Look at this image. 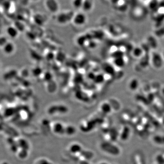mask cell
Segmentation results:
<instances>
[{
  "mask_svg": "<svg viewBox=\"0 0 164 164\" xmlns=\"http://www.w3.org/2000/svg\"><path fill=\"white\" fill-rule=\"evenodd\" d=\"M101 148L104 151L107 153V154L110 155H118L120 154V153L112 150L118 149L119 148L117 147L116 145L112 144L110 142H105L104 144H102Z\"/></svg>",
  "mask_w": 164,
  "mask_h": 164,
  "instance_id": "obj_1",
  "label": "cell"
},
{
  "mask_svg": "<svg viewBox=\"0 0 164 164\" xmlns=\"http://www.w3.org/2000/svg\"><path fill=\"white\" fill-rule=\"evenodd\" d=\"M73 22L77 26L84 25L87 21V16L84 13L81 12L75 14L73 16Z\"/></svg>",
  "mask_w": 164,
  "mask_h": 164,
  "instance_id": "obj_2",
  "label": "cell"
},
{
  "mask_svg": "<svg viewBox=\"0 0 164 164\" xmlns=\"http://www.w3.org/2000/svg\"><path fill=\"white\" fill-rule=\"evenodd\" d=\"M45 6L51 12H56L59 8V5L56 0H46Z\"/></svg>",
  "mask_w": 164,
  "mask_h": 164,
  "instance_id": "obj_3",
  "label": "cell"
},
{
  "mask_svg": "<svg viewBox=\"0 0 164 164\" xmlns=\"http://www.w3.org/2000/svg\"><path fill=\"white\" fill-rule=\"evenodd\" d=\"M65 126L63 124L58 122L55 123L53 127V131L55 134L61 135L65 134Z\"/></svg>",
  "mask_w": 164,
  "mask_h": 164,
  "instance_id": "obj_4",
  "label": "cell"
},
{
  "mask_svg": "<svg viewBox=\"0 0 164 164\" xmlns=\"http://www.w3.org/2000/svg\"><path fill=\"white\" fill-rule=\"evenodd\" d=\"M82 148L81 144L78 143H73L71 144L69 148V151L72 154L79 153L82 151Z\"/></svg>",
  "mask_w": 164,
  "mask_h": 164,
  "instance_id": "obj_5",
  "label": "cell"
},
{
  "mask_svg": "<svg viewBox=\"0 0 164 164\" xmlns=\"http://www.w3.org/2000/svg\"><path fill=\"white\" fill-rule=\"evenodd\" d=\"M14 49V46L12 42H7L3 47L4 52L7 54H10L13 53Z\"/></svg>",
  "mask_w": 164,
  "mask_h": 164,
  "instance_id": "obj_6",
  "label": "cell"
},
{
  "mask_svg": "<svg viewBox=\"0 0 164 164\" xmlns=\"http://www.w3.org/2000/svg\"><path fill=\"white\" fill-rule=\"evenodd\" d=\"M7 33L11 38H15L18 36V30L13 27H9L7 29Z\"/></svg>",
  "mask_w": 164,
  "mask_h": 164,
  "instance_id": "obj_7",
  "label": "cell"
},
{
  "mask_svg": "<svg viewBox=\"0 0 164 164\" xmlns=\"http://www.w3.org/2000/svg\"><path fill=\"white\" fill-rule=\"evenodd\" d=\"M76 132L75 128V127L71 126H68L65 128V133L68 136L74 135Z\"/></svg>",
  "mask_w": 164,
  "mask_h": 164,
  "instance_id": "obj_8",
  "label": "cell"
},
{
  "mask_svg": "<svg viewBox=\"0 0 164 164\" xmlns=\"http://www.w3.org/2000/svg\"><path fill=\"white\" fill-rule=\"evenodd\" d=\"M101 110L105 114H109L111 111V107L109 104L105 103L101 106Z\"/></svg>",
  "mask_w": 164,
  "mask_h": 164,
  "instance_id": "obj_9",
  "label": "cell"
},
{
  "mask_svg": "<svg viewBox=\"0 0 164 164\" xmlns=\"http://www.w3.org/2000/svg\"><path fill=\"white\" fill-rule=\"evenodd\" d=\"M7 43V40L5 37L0 38V46L4 47Z\"/></svg>",
  "mask_w": 164,
  "mask_h": 164,
  "instance_id": "obj_10",
  "label": "cell"
},
{
  "mask_svg": "<svg viewBox=\"0 0 164 164\" xmlns=\"http://www.w3.org/2000/svg\"><path fill=\"white\" fill-rule=\"evenodd\" d=\"M83 1L84 0H73V4L74 5V6L75 7V8H78V2H79L82 5L83 3Z\"/></svg>",
  "mask_w": 164,
  "mask_h": 164,
  "instance_id": "obj_11",
  "label": "cell"
},
{
  "mask_svg": "<svg viewBox=\"0 0 164 164\" xmlns=\"http://www.w3.org/2000/svg\"><path fill=\"white\" fill-rule=\"evenodd\" d=\"M98 164H109V163H108L106 162H100V163Z\"/></svg>",
  "mask_w": 164,
  "mask_h": 164,
  "instance_id": "obj_12",
  "label": "cell"
},
{
  "mask_svg": "<svg viewBox=\"0 0 164 164\" xmlns=\"http://www.w3.org/2000/svg\"><path fill=\"white\" fill-rule=\"evenodd\" d=\"M163 123H164V118L163 120Z\"/></svg>",
  "mask_w": 164,
  "mask_h": 164,
  "instance_id": "obj_13",
  "label": "cell"
},
{
  "mask_svg": "<svg viewBox=\"0 0 164 164\" xmlns=\"http://www.w3.org/2000/svg\"><path fill=\"white\" fill-rule=\"evenodd\" d=\"M32 1H36V0H32Z\"/></svg>",
  "mask_w": 164,
  "mask_h": 164,
  "instance_id": "obj_14",
  "label": "cell"
}]
</instances>
